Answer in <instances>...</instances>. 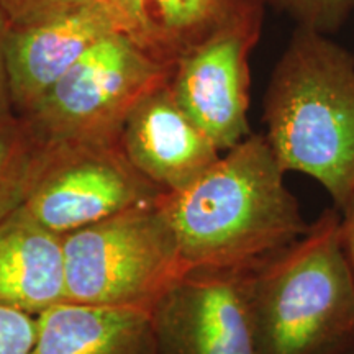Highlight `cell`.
<instances>
[{
	"mask_svg": "<svg viewBox=\"0 0 354 354\" xmlns=\"http://www.w3.org/2000/svg\"><path fill=\"white\" fill-rule=\"evenodd\" d=\"M263 133H251L192 185L159 198L185 269H253L310 227Z\"/></svg>",
	"mask_w": 354,
	"mask_h": 354,
	"instance_id": "cell-1",
	"label": "cell"
},
{
	"mask_svg": "<svg viewBox=\"0 0 354 354\" xmlns=\"http://www.w3.org/2000/svg\"><path fill=\"white\" fill-rule=\"evenodd\" d=\"M264 136L286 172L317 180L342 212L354 194V55L295 26L263 100Z\"/></svg>",
	"mask_w": 354,
	"mask_h": 354,
	"instance_id": "cell-2",
	"label": "cell"
},
{
	"mask_svg": "<svg viewBox=\"0 0 354 354\" xmlns=\"http://www.w3.org/2000/svg\"><path fill=\"white\" fill-rule=\"evenodd\" d=\"M342 214L323 210L307 233L251 269L259 354H354V274Z\"/></svg>",
	"mask_w": 354,
	"mask_h": 354,
	"instance_id": "cell-3",
	"label": "cell"
},
{
	"mask_svg": "<svg viewBox=\"0 0 354 354\" xmlns=\"http://www.w3.org/2000/svg\"><path fill=\"white\" fill-rule=\"evenodd\" d=\"M159 198L63 234L66 302L149 310L185 271Z\"/></svg>",
	"mask_w": 354,
	"mask_h": 354,
	"instance_id": "cell-4",
	"label": "cell"
},
{
	"mask_svg": "<svg viewBox=\"0 0 354 354\" xmlns=\"http://www.w3.org/2000/svg\"><path fill=\"white\" fill-rule=\"evenodd\" d=\"M169 77V69L115 32L88 50L19 118L50 146L118 143L136 102Z\"/></svg>",
	"mask_w": 354,
	"mask_h": 354,
	"instance_id": "cell-5",
	"label": "cell"
},
{
	"mask_svg": "<svg viewBox=\"0 0 354 354\" xmlns=\"http://www.w3.org/2000/svg\"><path fill=\"white\" fill-rule=\"evenodd\" d=\"M161 196L128 161L120 143L48 145L24 210L44 228L68 234Z\"/></svg>",
	"mask_w": 354,
	"mask_h": 354,
	"instance_id": "cell-6",
	"label": "cell"
},
{
	"mask_svg": "<svg viewBox=\"0 0 354 354\" xmlns=\"http://www.w3.org/2000/svg\"><path fill=\"white\" fill-rule=\"evenodd\" d=\"M251 269L189 268L149 308L153 354H259Z\"/></svg>",
	"mask_w": 354,
	"mask_h": 354,
	"instance_id": "cell-7",
	"label": "cell"
},
{
	"mask_svg": "<svg viewBox=\"0 0 354 354\" xmlns=\"http://www.w3.org/2000/svg\"><path fill=\"white\" fill-rule=\"evenodd\" d=\"M263 28L232 30L189 53L171 71L169 87L183 112L228 151L251 135L250 56Z\"/></svg>",
	"mask_w": 354,
	"mask_h": 354,
	"instance_id": "cell-8",
	"label": "cell"
},
{
	"mask_svg": "<svg viewBox=\"0 0 354 354\" xmlns=\"http://www.w3.org/2000/svg\"><path fill=\"white\" fill-rule=\"evenodd\" d=\"M118 32L107 0L28 26H8L6 73L15 117H24L88 50Z\"/></svg>",
	"mask_w": 354,
	"mask_h": 354,
	"instance_id": "cell-9",
	"label": "cell"
},
{
	"mask_svg": "<svg viewBox=\"0 0 354 354\" xmlns=\"http://www.w3.org/2000/svg\"><path fill=\"white\" fill-rule=\"evenodd\" d=\"M118 32L162 68L232 30L263 28L268 0H107Z\"/></svg>",
	"mask_w": 354,
	"mask_h": 354,
	"instance_id": "cell-10",
	"label": "cell"
},
{
	"mask_svg": "<svg viewBox=\"0 0 354 354\" xmlns=\"http://www.w3.org/2000/svg\"><path fill=\"white\" fill-rule=\"evenodd\" d=\"M118 143L128 161L165 194L187 189L221 156L177 105L169 81L136 102L123 122Z\"/></svg>",
	"mask_w": 354,
	"mask_h": 354,
	"instance_id": "cell-11",
	"label": "cell"
},
{
	"mask_svg": "<svg viewBox=\"0 0 354 354\" xmlns=\"http://www.w3.org/2000/svg\"><path fill=\"white\" fill-rule=\"evenodd\" d=\"M66 302L63 234L24 207L0 221V305L38 317Z\"/></svg>",
	"mask_w": 354,
	"mask_h": 354,
	"instance_id": "cell-12",
	"label": "cell"
},
{
	"mask_svg": "<svg viewBox=\"0 0 354 354\" xmlns=\"http://www.w3.org/2000/svg\"><path fill=\"white\" fill-rule=\"evenodd\" d=\"M37 322L32 354H153L148 308L63 302Z\"/></svg>",
	"mask_w": 354,
	"mask_h": 354,
	"instance_id": "cell-13",
	"label": "cell"
},
{
	"mask_svg": "<svg viewBox=\"0 0 354 354\" xmlns=\"http://www.w3.org/2000/svg\"><path fill=\"white\" fill-rule=\"evenodd\" d=\"M46 154L48 145L21 118H0V221L24 207Z\"/></svg>",
	"mask_w": 354,
	"mask_h": 354,
	"instance_id": "cell-14",
	"label": "cell"
},
{
	"mask_svg": "<svg viewBox=\"0 0 354 354\" xmlns=\"http://www.w3.org/2000/svg\"><path fill=\"white\" fill-rule=\"evenodd\" d=\"M302 28L331 35L338 32L354 10V0H268Z\"/></svg>",
	"mask_w": 354,
	"mask_h": 354,
	"instance_id": "cell-15",
	"label": "cell"
},
{
	"mask_svg": "<svg viewBox=\"0 0 354 354\" xmlns=\"http://www.w3.org/2000/svg\"><path fill=\"white\" fill-rule=\"evenodd\" d=\"M94 0H0V12L8 26L41 24Z\"/></svg>",
	"mask_w": 354,
	"mask_h": 354,
	"instance_id": "cell-16",
	"label": "cell"
},
{
	"mask_svg": "<svg viewBox=\"0 0 354 354\" xmlns=\"http://www.w3.org/2000/svg\"><path fill=\"white\" fill-rule=\"evenodd\" d=\"M37 317L0 305V354H32Z\"/></svg>",
	"mask_w": 354,
	"mask_h": 354,
	"instance_id": "cell-17",
	"label": "cell"
},
{
	"mask_svg": "<svg viewBox=\"0 0 354 354\" xmlns=\"http://www.w3.org/2000/svg\"><path fill=\"white\" fill-rule=\"evenodd\" d=\"M8 32V24L6 17L0 12V118L13 115L10 97H8L7 73H6V38Z\"/></svg>",
	"mask_w": 354,
	"mask_h": 354,
	"instance_id": "cell-18",
	"label": "cell"
},
{
	"mask_svg": "<svg viewBox=\"0 0 354 354\" xmlns=\"http://www.w3.org/2000/svg\"><path fill=\"white\" fill-rule=\"evenodd\" d=\"M342 214V225H339V230H342V243L344 254H346V259L349 263V268L354 274V194L351 201L348 202V205L339 212Z\"/></svg>",
	"mask_w": 354,
	"mask_h": 354,
	"instance_id": "cell-19",
	"label": "cell"
}]
</instances>
